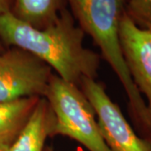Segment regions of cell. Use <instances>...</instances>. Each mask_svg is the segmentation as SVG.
<instances>
[{
  "label": "cell",
  "mask_w": 151,
  "mask_h": 151,
  "mask_svg": "<svg viewBox=\"0 0 151 151\" xmlns=\"http://www.w3.org/2000/svg\"><path fill=\"white\" fill-rule=\"evenodd\" d=\"M44 97L54 114L50 137H68L89 151H110L101 134L93 107L80 86L52 74Z\"/></svg>",
  "instance_id": "cell-3"
},
{
  "label": "cell",
  "mask_w": 151,
  "mask_h": 151,
  "mask_svg": "<svg viewBox=\"0 0 151 151\" xmlns=\"http://www.w3.org/2000/svg\"><path fill=\"white\" fill-rule=\"evenodd\" d=\"M13 0H0V14L11 12Z\"/></svg>",
  "instance_id": "cell-11"
},
{
  "label": "cell",
  "mask_w": 151,
  "mask_h": 151,
  "mask_svg": "<svg viewBox=\"0 0 151 151\" xmlns=\"http://www.w3.org/2000/svg\"><path fill=\"white\" fill-rule=\"evenodd\" d=\"M125 12L139 27L151 29V0H129Z\"/></svg>",
  "instance_id": "cell-10"
},
{
  "label": "cell",
  "mask_w": 151,
  "mask_h": 151,
  "mask_svg": "<svg viewBox=\"0 0 151 151\" xmlns=\"http://www.w3.org/2000/svg\"><path fill=\"white\" fill-rule=\"evenodd\" d=\"M40 98L25 97L0 103V151L6 150L16 140Z\"/></svg>",
  "instance_id": "cell-8"
},
{
  "label": "cell",
  "mask_w": 151,
  "mask_h": 151,
  "mask_svg": "<svg viewBox=\"0 0 151 151\" xmlns=\"http://www.w3.org/2000/svg\"><path fill=\"white\" fill-rule=\"evenodd\" d=\"M5 49L6 47L4 45V44L2 43V41H1V40H0V52H3Z\"/></svg>",
  "instance_id": "cell-12"
},
{
  "label": "cell",
  "mask_w": 151,
  "mask_h": 151,
  "mask_svg": "<svg viewBox=\"0 0 151 151\" xmlns=\"http://www.w3.org/2000/svg\"><path fill=\"white\" fill-rule=\"evenodd\" d=\"M79 86L93 107L101 134L109 150L151 151L150 143L136 134L102 83L85 78Z\"/></svg>",
  "instance_id": "cell-5"
},
{
  "label": "cell",
  "mask_w": 151,
  "mask_h": 151,
  "mask_svg": "<svg viewBox=\"0 0 151 151\" xmlns=\"http://www.w3.org/2000/svg\"><path fill=\"white\" fill-rule=\"evenodd\" d=\"M84 36L65 9L53 24L43 29L33 27L11 12L0 14V40L6 48L27 51L61 79L78 86L85 78L96 79L100 65L99 55L85 47Z\"/></svg>",
  "instance_id": "cell-1"
},
{
  "label": "cell",
  "mask_w": 151,
  "mask_h": 151,
  "mask_svg": "<svg viewBox=\"0 0 151 151\" xmlns=\"http://www.w3.org/2000/svg\"><path fill=\"white\" fill-rule=\"evenodd\" d=\"M54 123L53 112L47 100L41 97L20 134L4 151H44Z\"/></svg>",
  "instance_id": "cell-7"
},
{
  "label": "cell",
  "mask_w": 151,
  "mask_h": 151,
  "mask_svg": "<svg viewBox=\"0 0 151 151\" xmlns=\"http://www.w3.org/2000/svg\"><path fill=\"white\" fill-rule=\"evenodd\" d=\"M65 0H13L11 13L37 29L53 24L64 9Z\"/></svg>",
  "instance_id": "cell-9"
},
{
  "label": "cell",
  "mask_w": 151,
  "mask_h": 151,
  "mask_svg": "<svg viewBox=\"0 0 151 151\" xmlns=\"http://www.w3.org/2000/svg\"><path fill=\"white\" fill-rule=\"evenodd\" d=\"M119 39L130 76L147 100L151 121V29L139 27L124 10L119 24Z\"/></svg>",
  "instance_id": "cell-6"
},
{
  "label": "cell",
  "mask_w": 151,
  "mask_h": 151,
  "mask_svg": "<svg viewBox=\"0 0 151 151\" xmlns=\"http://www.w3.org/2000/svg\"><path fill=\"white\" fill-rule=\"evenodd\" d=\"M52 74L49 65L30 53L6 48L0 52V103L44 97Z\"/></svg>",
  "instance_id": "cell-4"
},
{
  "label": "cell",
  "mask_w": 151,
  "mask_h": 151,
  "mask_svg": "<svg viewBox=\"0 0 151 151\" xmlns=\"http://www.w3.org/2000/svg\"><path fill=\"white\" fill-rule=\"evenodd\" d=\"M44 151H55V150L52 147H50V146H45Z\"/></svg>",
  "instance_id": "cell-13"
},
{
  "label": "cell",
  "mask_w": 151,
  "mask_h": 151,
  "mask_svg": "<svg viewBox=\"0 0 151 151\" xmlns=\"http://www.w3.org/2000/svg\"><path fill=\"white\" fill-rule=\"evenodd\" d=\"M73 17L85 34L92 38L125 90L129 111L139 134L151 133L146 106L130 76L119 39V24L125 10L124 0H68Z\"/></svg>",
  "instance_id": "cell-2"
}]
</instances>
